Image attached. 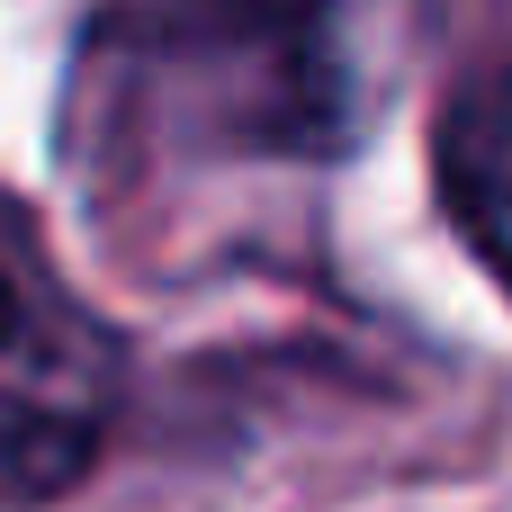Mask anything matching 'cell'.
Here are the masks:
<instances>
[{"instance_id":"obj_1","label":"cell","mask_w":512,"mask_h":512,"mask_svg":"<svg viewBox=\"0 0 512 512\" xmlns=\"http://www.w3.org/2000/svg\"><path fill=\"white\" fill-rule=\"evenodd\" d=\"M117 423V342L0 198V512L90 477Z\"/></svg>"},{"instance_id":"obj_2","label":"cell","mask_w":512,"mask_h":512,"mask_svg":"<svg viewBox=\"0 0 512 512\" xmlns=\"http://www.w3.org/2000/svg\"><path fill=\"white\" fill-rule=\"evenodd\" d=\"M432 171H441V207L468 234V252L512 288V63L504 72H477L441 108Z\"/></svg>"}]
</instances>
